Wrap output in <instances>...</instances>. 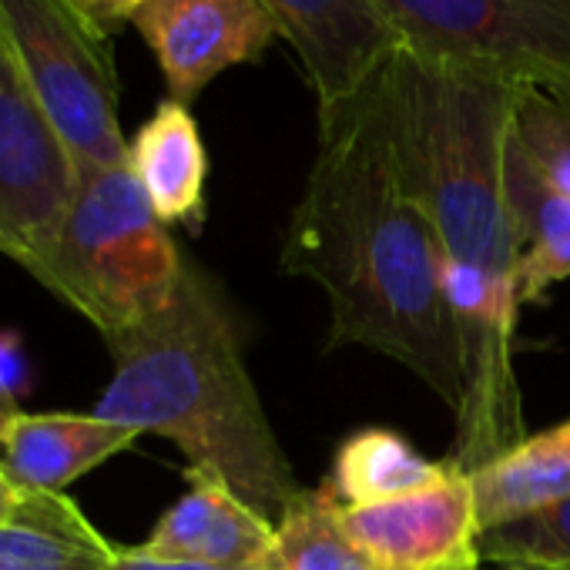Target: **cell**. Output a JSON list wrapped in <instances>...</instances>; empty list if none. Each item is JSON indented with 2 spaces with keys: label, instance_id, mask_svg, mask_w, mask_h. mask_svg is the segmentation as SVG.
Here are the masks:
<instances>
[{
  "label": "cell",
  "instance_id": "obj_1",
  "mask_svg": "<svg viewBox=\"0 0 570 570\" xmlns=\"http://www.w3.org/2000/svg\"><path fill=\"white\" fill-rule=\"evenodd\" d=\"M520 88L400 48L360 91L406 191L443 248V285L463 346V406L446 460L476 470L527 436L517 380L520 252L503 155Z\"/></svg>",
  "mask_w": 570,
  "mask_h": 570
},
{
  "label": "cell",
  "instance_id": "obj_2",
  "mask_svg": "<svg viewBox=\"0 0 570 570\" xmlns=\"http://www.w3.org/2000/svg\"><path fill=\"white\" fill-rule=\"evenodd\" d=\"M278 265L330 303L326 350L363 346L423 380L453 416L463 346L430 215L400 181L360 95L320 118V155L293 208Z\"/></svg>",
  "mask_w": 570,
  "mask_h": 570
},
{
  "label": "cell",
  "instance_id": "obj_3",
  "mask_svg": "<svg viewBox=\"0 0 570 570\" xmlns=\"http://www.w3.org/2000/svg\"><path fill=\"white\" fill-rule=\"evenodd\" d=\"M108 350L115 370L95 416L171 440L188 466L222 476L268 520L306 493L265 416L235 316L195 262L171 303Z\"/></svg>",
  "mask_w": 570,
  "mask_h": 570
},
{
  "label": "cell",
  "instance_id": "obj_4",
  "mask_svg": "<svg viewBox=\"0 0 570 570\" xmlns=\"http://www.w3.org/2000/svg\"><path fill=\"white\" fill-rule=\"evenodd\" d=\"M185 265L125 161L81 171L61 235L35 278L111 343L171 303Z\"/></svg>",
  "mask_w": 570,
  "mask_h": 570
},
{
  "label": "cell",
  "instance_id": "obj_5",
  "mask_svg": "<svg viewBox=\"0 0 570 570\" xmlns=\"http://www.w3.org/2000/svg\"><path fill=\"white\" fill-rule=\"evenodd\" d=\"M0 55L21 75L81 171L128 161L111 41L68 0H0Z\"/></svg>",
  "mask_w": 570,
  "mask_h": 570
},
{
  "label": "cell",
  "instance_id": "obj_6",
  "mask_svg": "<svg viewBox=\"0 0 570 570\" xmlns=\"http://www.w3.org/2000/svg\"><path fill=\"white\" fill-rule=\"evenodd\" d=\"M406 51L517 88L570 81V0H376Z\"/></svg>",
  "mask_w": 570,
  "mask_h": 570
},
{
  "label": "cell",
  "instance_id": "obj_7",
  "mask_svg": "<svg viewBox=\"0 0 570 570\" xmlns=\"http://www.w3.org/2000/svg\"><path fill=\"white\" fill-rule=\"evenodd\" d=\"M78 185V161L0 55V255L35 275L61 235Z\"/></svg>",
  "mask_w": 570,
  "mask_h": 570
},
{
  "label": "cell",
  "instance_id": "obj_8",
  "mask_svg": "<svg viewBox=\"0 0 570 570\" xmlns=\"http://www.w3.org/2000/svg\"><path fill=\"white\" fill-rule=\"evenodd\" d=\"M340 520L376 570H483V527L470 476L456 463L436 487L373 507H340Z\"/></svg>",
  "mask_w": 570,
  "mask_h": 570
},
{
  "label": "cell",
  "instance_id": "obj_9",
  "mask_svg": "<svg viewBox=\"0 0 570 570\" xmlns=\"http://www.w3.org/2000/svg\"><path fill=\"white\" fill-rule=\"evenodd\" d=\"M131 24L151 48L168 98L188 108L218 75L258 61L278 38L262 0H145Z\"/></svg>",
  "mask_w": 570,
  "mask_h": 570
},
{
  "label": "cell",
  "instance_id": "obj_10",
  "mask_svg": "<svg viewBox=\"0 0 570 570\" xmlns=\"http://www.w3.org/2000/svg\"><path fill=\"white\" fill-rule=\"evenodd\" d=\"M293 45L320 101V118L346 108L403 48L376 0H262Z\"/></svg>",
  "mask_w": 570,
  "mask_h": 570
},
{
  "label": "cell",
  "instance_id": "obj_11",
  "mask_svg": "<svg viewBox=\"0 0 570 570\" xmlns=\"http://www.w3.org/2000/svg\"><path fill=\"white\" fill-rule=\"evenodd\" d=\"M185 480L188 490L158 517L138 547L155 557L195 560L225 570L255 567L275 533V520L208 470L185 466Z\"/></svg>",
  "mask_w": 570,
  "mask_h": 570
},
{
  "label": "cell",
  "instance_id": "obj_12",
  "mask_svg": "<svg viewBox=\"0 0 570 570\" xmlns=\"http://www.w3.org/2000/svg\"><path fill=\"white\" fill-rule=\"evenodd\" d=\"M135 430L88 413H18L0 433V463L8 473L45 493H65L75 480L125 453Z\"/></svg>",
  "mask_w": 570,
  "mask_h": 570
},
{
  "label": "cell",
  "instance_id": "obj_13",
  "mask_svg": "<svg viewBox=\"0 0 570 570\" xmlns=\"http://www.w3.org/2000/svg\"><path fill=\"white\" fill-rule=\"evenodd\" d=\"M128 168L151 212L171 228L205 222L208 155L188 105L165 98L128 141Z\"/></svg>",
  "mask_w": 570,
  "mask_h": 570
},
{
  "label": "cell",
  "instance_id": "obj_14",
  "mask_svg": "<svg viewBox=\"0 0 570 570\" xmlns=\"http://www.w3.org/2000/svg\"><path fill=\"white\" fill-rule=\"evenodd\" d=\"M503 191L520 252V299L537 303L570 278V198L537 168L513 128L503 155Z\"/></svg>",
  "mask_w": 570,
  "mask_h": 570
},
{
  "label": "cell",
  "instance_id": "obj_15",
  "mask_svg": "<svg viewBox=\"0 0 570 570\" xmlns=\"http://www.w3.org/2000/svg\"><path fill=\"white\" fill-rule=\"evenodd\" d=\"M483 530L523 520L570 497V420L527 433L520 443L466 470Z\"/></svg>",
  "mask_w": 570,
  "mask_h": 570
},
{
  "label": "cell",
  "instance_id": "obj_16",
  "mask_svg": "<svg viewBox=\"0 0 570 570\" xmlns=\"http://www.w3.org/2000/svg\"><path fill=\"white\" fill-rule=\"evenodd\" d=\"M118 547L68 493L28 490L21 517L0 527V570H111Z\"/></svg>",
  "mask_w": 570,
  "mask_h": 570
},
{
  "label": "cell",
  "instance_id": "obj_17",
  "mask_svg": "<svg viewBox=\"0 0 570 570\" xmlns=\"http://www.w3.org/2000/svg\"><path fill=\"white\" fill-rule=\"evenodd\" d=\"M450 470V460L436 463L423 456L396 430L363 426L340 443L326 490L340 507H373L436 487Z\"/></svg>",
  "mask_w": 570,
  "mask_h": 570
},
{
  "label": "cell",
  "instance_id": "obj_18",
  "mask_svg": "<svg viewBox=\"0 0 570 570\" xmlns=\"http://www.w3.org/2000/svg\"><path fill=\"white\" fill-rule=\"evenodd\" d=\"M252 570H376L340 520L333 493L306 490L275 520V533Z\"/></svg>",
  "mask_w": 570,
  "mask_h": 570
},
{
  "label": "cell",
  "instance_id": "obj_19",
  "mask_svg": "<svg viewBox=\"0 0 570 570\" xmlns=\"http://www.w3.org/2000/svg\"><path fill=\"white\" fill-rule=\"evenodd\" d=\"M483 563L527 570H570V497L523 520L480 533Z\"/></svg>",
  "mask_w": 570,
  "mask_h": 570
},
{
  "label": "cell",
  "instance_id": "obj_20",
  "mask_svg": "<svg viewBox=\"0 0 570 570\" xmlns=\"http://www.w3.org/2000/svg\"><path fill=\"white\" fill-rule=\"evenodd\" d=\"M510 128L537 168L570 198V108L543 88H520Z\"/></svg>",
  "mask_w": 570,
  "mask_h": 570
},
{
  "label": "cell",
  "instance_id": "obj_21",
  "mask_svg": "<svg viewBox=\"0 0 570 570\" xmlns=\"http://www.w3.org/2000/svg\"><path fill=\"white\" fill-rule=\"evenodd\" d=\"M31 386H35V373L24 350V336L18 330H0V400L21 406Z\"/></svg>",
  "mask_w": 570,
  "mask_h": 570
},
{
  "label": "cell",
  "instance_id": "obj_22",
  "mask_svg": "<svg viewBox=\"0 0 570 570\" xmlns=\"http://www.w3.org/2000/svg\"><path fill=\"white\" fill-rule=\"evenodd\" d=\"M68 8L101 38L115 41V35L135 21L145 8V0H68Z\"/></svg>",
  "mask_w": 570,
  "mask_h": 570
},
{
  "label": "cell",
  "instance_id": "obj_23",
  "mask_svg": "<svg viewBox=\"0 0 570 570\" xmlns=\"http://www.w3.org/2000/svg\"><path fill=\"white\" fill-rule=\"evenodd\" d=\"M111 570H225V567H208L195 560H171V557H155L145 553L141 547H118V557ZM252 570V567H248Z\"/></svg>",
  "mask_w": 570,
  "mask_h": 570
},
{
  "label": "cell",
  "instance_id": "obj_24",
  "mask_svg": "<svg viewBox=\"0 0 570 570\" xmlns=\"http://www.w3.org/2000/svg\"><path fill=\"white\" fill-rule=\"evenodd\" d=\"M24 503H28V487H21V483L8 473V466L0 463V527L14 523V520L21 517Z\"/></svg>",
  "mask_w": 570,
  "mask_h": 570
},
{
  "label": "cell",
  "instance_id": "obj_25",
  "mask_svg": "<svg viewBox=\"0 0 570 570\" xmlns=\"http://www.w3.org/2000/svg\"><path fill=\"white\" fill-rule=\"evenodd\" d=\"M18 413H21V406H14V403H8V400H0V433H4V426H8Z\"/></svg>",
  "mask_w": 570,
  "mask_h": 570
},
{
  "label": "cell",
  "instance_id": "obj_26",
  "mask_svg": "<svg viewBox=\"0 0 570 570\" xmlns=\"http://www.w3.org/2000/svg\"><path fill=\"white\" fill-rule=\"evenodd\" d=\"M543 91H550L563 108H570V81H563V85H557V88H543Z\"/></svg>",
  "mask_w": 570,
  "mask_h": 570
},
{
  "label": "cell",
  "instance_id": "obj_27",
  "mask_svg": "<svg viewBox=\"0 0 570 570\" xmlns=\"http://www.w3.org/2000/svg\"><path fill=\"white\" fill-rule=\"evenodd\" d=\"M497 570H527V567H497Z\"/></svg>",
  "mask_w": 570,
  "mask_h": 570
}]
</instances>
